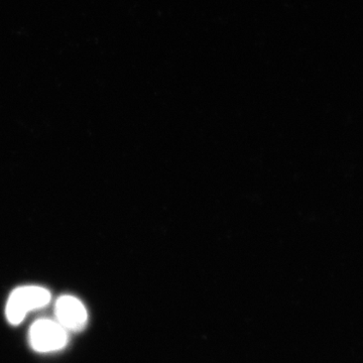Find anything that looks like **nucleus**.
I'll use <instances>...</instances> for the list:
<instances>
[{
	"label": "nucleus",
	"mask_w": 363,
	"mask_h": 363,
	"mask_svg": "<svg viewBox=\"0 0 363 363\" xmlns=\"http://www.w3.org/2000/svg\"><path fill=\"white\" fill-rule=\"evenodd\" d=\"M51 293L38 286H26L11 293L7 302L6 315L9 323L21 324L26 314L49 304Z\"/></svg>",
	"instance_id": "1"
},
{
	"label": "nucleus",
	"mask_w": 363,
	"mask_h": 363,
	"mask_svg": "<svg viewBox=\"0 0 363 363\" xmlns=\"http://www.w3.org/2000/svg\"><path fill=\"white\" fill-rule=\"evenodd\" d=\"M57 322L67 331H80L88 321V313L80 300L73 296H63L55 307Z\"/></svg>",
	"instance_id": "3"
},
{
	"label": "nucleus",
	"mask_w": 363,
	"mask_h": 363,
	"mask_svg": "<svg viewBox=\"0 0 363 363\" xmlns=\"http://www.w3.org/2000/svg\"><path fill=\"white\" fill-rule=\"evenodd\" d=\"M28 341L33 350L38 352H52L65 347L68 342V334L58 322L40 319L30 327Z\"/></svg>",
	"instance_id": "2"
}]
</instances>
